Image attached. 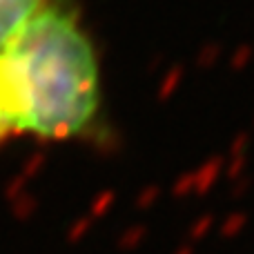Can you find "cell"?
<instances>
[{
	"mask_svg": "<svg viewBox=\"0 0 254 254\" xmlns=\"http://www.w3.org/2000/svg\"><path fill=\"white\" fill-rule=\"evenodd\" d=\"M9 136L110 138L96 52L69 9H38L0 49V140Z\"/></svg>",
	"mask_w": 254,
	"mask_h": 254,
	"instance_id": "1",
	"label": "cell"
},
{
	"mask_svg": "<svg viewBox=\"0 0 254 254\" xmlns=\"http://www.w3.org/2000/svg\"><path fill=\"white\" fill-rule=\"evenodd\" d=\"M40 0H0V49L38 13Z\"/></svg>",
	"mask_w": 254,
	"mask_h": 254,
	"instance_id": "2",
	"label": "cell"
},
{
	"mask_svg": "<svg viewBox=\"0 0 254 254\" xmlns=\"http://www.w3.org/2000/svg\"><path fill=\"white\" fill-rule=\"evenodd\" d=\"M221 58H223V45L216 43V40H210V43H205L198 49L196 58H194V65L198 69H212V67L219 65Z\"/></svg>",
	"mask_w": 254,
	"mask_h": 254,
	"instance_id": "3",
	"label": "cell"
},
{
	"mask_svg": "<svg viewBox=\"0 0 254 254\" xmlns=\"http://www.w3.org/2000/svg\"><path fill=\"white\" fill-rule=\"evenodd\" d=\"M183 80H185V65L176 63V65L170 67V69L165 71V76H163V83H161V87H158L161 98L174 96V94L179 92V87L183 85Z\"/></svg>",
	"mask_w": 254,
	"mask_h": 254,
	"instance_id": "4",
	"label": "cell"
},
{
	"mask_svg": "<svg viewBox=\"0 0 254 254\" xmlns=\"http://www.w3.org/2000/svg\"><path fill=\"white\" fill-rule=\"evenodd\" d=\"M252 61H254V47L250 43H241L232 54H230L228 67L232 71H246L248 67L252 65Z\"/></svg>",
	"mask_w": 254,
	"mask_h": 254,
	"instance_id": "5",
	"label": "cell"
}]
</instances>
